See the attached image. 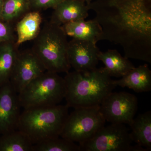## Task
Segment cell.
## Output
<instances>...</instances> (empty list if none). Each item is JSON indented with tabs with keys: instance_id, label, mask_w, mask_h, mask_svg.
<instances>
[{
	"instance_id": "obj_2",
	"label": "cell",
	"mask_w": 151,
	"mask_h": 151,
	"mask_svg": "<svg viewBox=\"0 0 151 151\" xmlns=\"http://www.w3.org/2000/svg\"><path fill=\"white\" fill-rule=\"evenodd\" d=\"M65 105L35 107L24 109L17 129L25 134L33 145L60 137L68 116Z\"/></svg>"
},
{
	"instance_id": "obj_1",
	"label": "cell",
	"mask_w": 151,
	"mask_h": 151,
	"mask_svg": "<svg viewBox=\"0 0 151 151\" xmlns=\"http://www.w3.org/2000/svg\"><path fill=\"white\" fill-rule=\"evenodd\" d=\"M65 99L68 108L99 106L116 87L105 67L66 73Z\"/></svg>"
},
{
	"instance_id": "obj_5",
	"label": "cell",
	"mask_w": 151,
	"mask_h": 151,
	"mask_svg": "<svg viewBox=\"0 0 151 151\" xmlns=\"http://www.w3.org/2000/svg\"><path fill=\"white\" fill-rule=\"evenodd\" d=\"M105 122L100 105L75 108L68 116L60 137L81 146L89 141Z\"/></svg>"
},
{
	"instance_id": "obj_22",
	"label": "cell",
	"mask_w": 151,
	"mask_h": 151,
	"mask_svg": "<svg viewBox=\"0 0 151 151\" xmlns=\"http://www.w3.org/2000/svg\"><path fill=\"white\" fill-rule=\"evenodd\" d=\"M12 34L10 27L8 25L0 22V43L11 41Z\"/></svg>"
},
{
	"instance_id": "obj_24",
	"label": "cell",
	"mask_w": 151,
	"mask_h": 151,
	"mask_svg": "<svg viewBox=\"0 0 151 151\" xmlns=\"http://www.w3.org/2000/svg\"><path fill=\"white\" fill-rule=\"evenodd\" d=\"M78 1H81L84 2V3H86V4L87 5H89L91 3V1L92 0H78Z\"/></svg>"
},
{
	"instance_id": "obj_14",
	"label": "cell",
	"mask_w": 151,
	"mask_h": 151,
	"mask_svg": "<svg viewBox=\"0 0 151 151\" xmlns=\"http://www.w3.org/2000/svg\"><path fill=\"white\" fill-rule=\"evenodd\" d=\"M98 59L104 63V67L111 77H122L135 67L128 58L122 56L116 50L100 51Z\"/></svg>"
},
{
	"instance_id": "obj_6",
	"label": "cell",
	"mask_w": 151,
	"mask_h": 151,
	"mask_svg": "<svg viewBox=\"0 0 151 151\" xmlns=\"http://www.w3.org/2000/svg\"><path fill=\"white\" fill-rule=\"evenodd\" d=\"M129 129L124 124L104 125L89 141L80 146V151H147L132 145Z\"/></svg>"
},
{
	"instance_id": "obj_16",
	"label": "cell",
	"mask_w": 151,
	"mask_h": 151,
	"mask_svg": "<svg viewBox=\"0 0 151 151\" xmlns=\"http://www.w3.org/2000/svg\"><path fill=\"white\" fill-rule=\"evenodd\" d=\"M41 16L38 12H30L27 14L17 25V40L16 45L31 40H34L40 31Z\"/></svg>"
},
{
	"instance_id": "obj_11",
	"label": "cell",
	"mask_w": 151,
	"mask_h": 151,
	"mask_svg": "<svg viewBox=\"0 0 151 151\" xmlns=\"http://www.w3.org/2000/svg\"><path fill=\"white\" fill-rule=\"evenodd\" d=\"M88 6L84 2L78 0H63L54 8L51 22L63 25L80 19H85L88 16Z\"/></svg>"
},
{
	"instance_id": "obj_10",
	"label": "cell",
	"mask_w": 151,
	"mask_h": 151,
	"mask_svg": "<svg viewBox=\"0 0 151 151\" xmlns=\"http://www.w3.org/2000/svg\"><path fill=\"white\" fill-rule=\"evenodd\" d=\"M18 94L8 84L0 87V135L17 129L21 108Z\"/></svg>"
},
{
	"instance_id": "obj_23",
	"label": "cell",
	"mask_w": 151,
	"mask_h": 151,
	"mask_svg": "<svg viewBox=\"0 0 151 151\" xmlns=\"http://www.w3.org/2000/svg\"><path fill=\"white\" fill-rule=\"evenodd\" d=\"M3 3H4V0H0V17L1 14L2 10Z\"/></svg>"
},
{
	"instance_id": "obj_3",
	"label": "cell",
	"mask_w": 151,
	"mask_h": 151,
	"mask_svg": "<svg viewBox=\"0 0 151 151\" xmlns=\"http://www.w3.org/2000/svg\"><path fill=\"white\" fill-rule=\"evenodd\" d=\"M67 36L61 26L50 22L41 29L35 39L31 50L42 63L47 71L55 73L69 72Z\"/></svg>"
},
{
	"instance_id": "obj_17",
	"label": "cell",
	"mask_w": 151,
	"mask_h": 151,
	"mask_svg": "<svg viewBox=\"0 0 151 151\" xmlns=\"http://www.w3.org/2000/svg\"><path fill=\"white\" fill-rule=\"evenodd\" d=\"M33 144L25 134L18 129L1 135L0 151H32Z\"/></svg>"
},
{
	"instance_id": "obj_7",
	"label": "cell",
	"mask_w": 151,
	"mask_h": 151,
	"mask_svg": "<svg viewBox=\"0 0 151 151\" xmlns=\"http://www.w3.org/2000/svg\"><path fill=\"white\" fill-rule=\"evenodd\" d=\"M138 104L137 98L134 94L112 92L103 100L100 108L107 122L129 125L137 111Z\"/></svg>"
},
{
	"instance_id": "obj_4",
	"label": "cell",
	"mask_w": 151,
	"mask_h": 151,
	"mask_svg": "<svg viewBox=\"0 0 151 151\" xmlns=\"http://www.w3.org/2000/svg\"><path fill=\"white\" fill-rule=\"evenodd\" d=\"M66 84L58 73L46 71L32 80L18 94L23 109L59 105L65 99Z\"/></svg>"
},
{
	"instance_id": "obj_12",
	"label": "cell",
	"mask_w": 151,
	"mask_h": 151,
	"mask_svg": "<svg viewBox=\"0 0 151 151\" xmlns=\"http://www.w3.org/2000/svg\"><path fill=\"white\" fill-rule=\"evenodd\" d=\"M67 36L72 39L89 41L97 43L102 40L103 31L95 19L85 21L80 19L61 26Z\"/></svg>"
},
{
	"instance_id": "obj_9",
	"label": "cell",
	"mask_w": 151,
	"mask_h": 151,
	"mask_svg": "<svg viewBox=\"0 0 151 151\" xmlns=\"http://www.w3.org/2000/svg\"><path fill=\"white\" fill-rule=\"evenodd\" d=\"M100 51L95 42L72 39L68 42V63L76 71L93 70L97 68Z\"/></svg>"
},
{
	"instance_id": "obj_18",
	"label": "cell",
	"mask_w": 151,
	"mask_h": 151,
	"mask_svg": "<svg viewBox=\"0 0 151 151\" xmlns=\"http://www.w3.org/2000/svg\"><path fill=\"white\" fill-rule=\"evenodd\" d=\"M17 53L11 41L0 47V87L9 83Z\"/></svg>"
},
{
	"instance_id": "obj_15",
	"label": "cell",
	"mask_w": 151,
	"mask_h": 151,
	"mask_svg": "<svg viewBox=\"0 0 151 151\" xmlns=\"http://www.w3.org/2000/svg\"><path fill=\"white\" fill-rule=\"evenodd\" d=\"M129 126L130 136L133 142L147 151H151V111H147L134 118Z\"/></svg>"
},
{
	"instance_id": "obj_13",
	"label": "cell",
	"mask_w": 151,
	"mask_h": 151,
	"mask_svg": "<svg viewBox=\"0 0 151 151\" xmlns=\"http://www.w3.org/2000/svg\"><path fill=\"white\" fill-rule=\"evenodd\" d=\"M119 80H113L116 86L128 87L137 93L151 90V71L147 64L134 67Z\"/></svg>"
},
{
	"instance_id": "obj_19",
	"label": "cell",
	"mask_w": 151,
	"mask_h": 151,
	"mask_svg": "<svg viewBox=\"0 0 151 151\" xmlns=\"http://www.w3.org/2000/svg\"><path fill=\"white\" fill-rule=\"evenodd\" d=\"M32 151H80L79 145L59 137L33 145Z\"/></svg>"
},
{
	"instance_id": "obj_20",
	"label": "cell",
	"mask_w": 151,
	"mask_h": 151,
	"mask_svg": "<svg viewBox=\"0 0 151 151\" xmlns=\"http://www.w3.org/2000/svg\"><path fill=\"white\" fill-rule=\"evenodd\" d=\"M29 0H4L0 17L9 21L17 18L29 9Z\"/></svg>"
},
{
	"instance_id": "obj_21",
	"label": "cell",
	"mask_w": 151,
	"mask_h": 151,
	"mask_svg": "<svg viewBox=\"0 0 151 151\" xmlns=\"http://www.w3.org/2000/svg\"><path fill=\"white\" fill-rule=\"evenodd\" d=\"M63 0H29L30 8L40 10L52 8H55Z\"/></svg>"
},
{
	"instance_id": "obj_8",
	"label": "cell",
	"mask_w": 151,
	"mask_h": 151,
	"mask_svg": "<svg viewBox=\"0 0 151 151\" xmlns=\"http://www.w3.org/2000/svg\"><path fill=\"white\" fill-rule=\"evenodd\" d=\"M47 71L32 50L18 52L9 83L19 94L27 84Z\"/></svg>"
}]
</instances>
